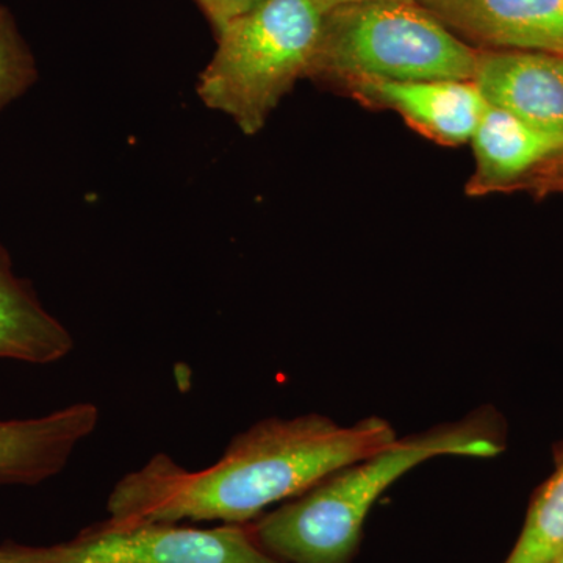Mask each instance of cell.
Instances as JSON below:
<instances>
[{
	"mask_svg": "<svg viewBox=\"0 0 563 563\" xmlns=\"http://www.w3.org/2000/svg\"><path fill=\"white\" fill-rule=\"evenodd\" d=\"M501 446L477 421L442 426L390 446L313 485L250 525L266 553L284 563H350L380 495L422 462L440 455L493 457Z\"/></svg>",
	"mask_w": 563,
	"mask_h": 563,
	"instance_id": "7a4b0ae2",
	"label": "cell"
},
{
	"mask_svg": "<svg viewBox=\"0 0 563 563\" xmlns=\"http://www.w3.org/2000/svg\"><path fill=\"white\" fill-rule=\"evenodd\" d=\"M559 161L563 162V157L559 158ZM558 174H561V177L563 179V163L561 165V169H559V173Z\"/></svg>",
	"mask_w": 563,
	"mask_h": 563,
	"instance_id": "2e32d148",
	"label": "cell"
},
{
	"mask_svg": "<svg viewBox=\"0 0 563 563\" xmlns=\"http://www.w3.org/2000/svg\"><path fill=\"white\" fill-rule=\"evenodd\" d=\"M466 43L563 57V0H424Z\"/></svg>",
	"mask_w": 563,
	"mask_h": 563,
	"instance_id": "ba28073f",
	"label": "cell"
},
{
	"mask_svg": "<svg viewBox=\"0 0 563 563\" xmlns=\"http://www.w3.org/2000/svg\"><path fill=\"white\" fill-rule=\"evenodd\" d=\"M470 143L476 161L472 179L466 184L470 196L512 187L528 174L539 172L544 163L563 157L561 136L533 129L488 103Z\"/></svg>",
	"mask_w": 563,
	"mask_h": 563,
	"instance_id": "30bf717a",
	"label": "cell"
},
{
	"mask_svg": "<svg viewBox=\"0 0 563 563\" xmlns=\"http://www.w3.org/2000/svg\"><path fill=\"white\" fill-rule=\"evenodd\" d=\"M554 563H563V553L559 555L558 561H555Z\"/></svg>",
	"mask_w": 563,
	"mask_h": 563,
	"instance_id": "e0dca14e",
	"label": "cell"
},
{
	"mask_svg": "<svg viewBox=\"0 0 563 563\" xmlns=\"http://www.w3.org/2000/svg\"><path fill=\"white\" fill-rule=\"evenodd\" d=\"M472 81L488 106L563 139V57L477 47Z\"/></svg>",
	"mask_w": 563,
	"mask_h": 563,
	"instance_id": "52a82bcc",
	"label": "cell"
},
{
	"mask_svg": "<svg viewBox=\"0 0 563 563\" xmlns=\"http://www.w3.org/2000/svg\"><path fill=\"white\" fill-rule=\"evenodd\" d=\"M477 47L415 0L336 7L322 18L307 77L343 88L354 80H472Z\"/></svg>",
	"mask_w": 563,
	"mask_h": 563,
	"instance_id": "3957f363",
	"label": "cell"
},
{
	"mask_svg": "<svg viewBox=\"0 0 563 563\" xmlns=\"http://www.w3.org/2000/svg\"><path fill=\"white\" fill-rule=\"evenodd\" d=\"M324 13L314 0H265L217 35L199 99L252 136L309 74Z\"/></svg>",
	"mask_w": 563,
	"mask_h": 563,
	"instance_id": "277c9868",
	"label": "cell"
},
{
	"mask_svg": "<svg viewBox=\"0 0 563 563\" xmlns=\"http://www.w3.org/2000/svg\"><path fill=\"white\" fill-rule=\"evenodd\" d=\"M74 350L68 329L47 312L0 244V361L51 365Z\"/></svg>",
	"mask_w": 563,
	"mask_h": 563,
	"instance_id": "8fae6325",
	"label": "cell"
},
{
	"mask_svg": "<svg viewBox=\"0 0 563 563\" xmlns=\"http://www.w3.org/2000/svg\"><path fill=\"white\" fill-rule=\"evenodd\" d=\"M563 553V462L540 488L523 531L504 563H554Z\"/></svg>",
	"mask_w": 563,
	"mask_h": 563,
	"instance_id": "7c38bea8",
	"label": "cell"
},
{
	"mask_svg": "<svg viewBox=\"0 0 563 563\" xmlns=\"http://www.w3.org/2000/svg\"><path fill=\"white\" fill-rule=\"evenodd\" d=\"M362 2H374V0H314L318 7L322 10V13H328L336 7L351 5V3H362ZM415 2H424V0H415Z\"/></svg>",
	"mask_w": 563,
	"mask_h": 563,
	"instance_id": "9a60e30c",
	"label": "cell"
},
{
	"mask_svg": "<svg viewBox=\"0 0 563 563\" xmlns=\"http://www.w3.org/2000/svg\"><path fill=\"white\" fill-rule=\"evenodd\" d=\"M398 440L390 422L369 417L352 426L324 415L268 418L233 437L209 468L191 472L158 453L122 476L107 503L118 521H222L246 525L329 474L361 462Z\"/></svg>",
	"mask_w": 563,
	"mask_h": 563,
	"instance_id": "6da1fadb",
	"label": "cell"
},
{
	"mask_svg": "<svg viewBox=\"0 0 563 563\" xmlns=\"http://www.w3.org/2000/svg\"><path fill=\"white\" fill-rule=\"evenodd\" d=\"M0 563H284L266 553L250 525L191 528L118 521L84 529L54 547L0 548Z\"/></svg>",
	"mask_w": 563,
	"mask_h": 563,
	"instance_id": "5b68a950",
	"label": "cell"
},
{
	"mask_svg": "<svg viewBox=\"0 0 563 563\" xmlns=\"http://www.w3.org/2000/svg\"><path fill=\"white\" fill-rule=\"evenodd\" d=\"M99 418L96 404L77 402L44 417L0 420V484L36 485L57 476Z\"/></svg>",
	"mask_w": 563,
	"mask_h": 563,
	"instance_id": "9c48e42d",
	"label": "cell"
},
{
	"mask_svg": "<svg viewBox=\"0 0 563 563\" xmlns=\"http://www.w3.org/2000/svg\"><path fill=\"white\" fill-rule=\"evenodd\" d=\"M344 90L373 109L396 111L443 146L470 143L487 102L472 80H354Z\"/></svg>",
	"mask_w": 563,
	"mask_h": 563,
	"instance_id": "8992f818",
	"label": "cell"
},
{
	"mask_svg": "<svg viewBox=\"0 0 563 563\" xmlns=\"http://www.w3.org/2000/svg\"><path fill=\"white\" fill-rule=\"evenodd\" d=\"M38 77L35 58L9 11L0 5V110L21 98Z\"/></svg>",
	"mask_w": 563,
	"mask_h": 563,
	"instance_id": "4fadbf2b",
	"label": "cell"
},
{
	"mask_svg": "<svg viewBox=\"0 0 563 563\" xmlns=\"http://www.w3.org/2000/svg\"><path fill=\"white\" fill-rule=\"evenodd\" d=\"M202 11L214 36L224 31L233 21L261 7L265 0H195Z\"/></svg>",
	"mask_w": 563,
	"mask_h": 563,
	"instance_id": "5bb4252c",
	"label": "cell"
}]
</instances>
